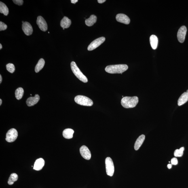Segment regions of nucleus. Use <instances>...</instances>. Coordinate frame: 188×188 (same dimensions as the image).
<instances>
[{"label": "nucleus", "mask_w": 188, "mask_h": 188, "mask_svg": "<svg viewBox=\"0 0 188 188\" xmlns=\"http://www.w3.org/2000/svg\"><path fill=\"white\" fill-rule=\"evenodd\" d=\"M128 68V66L127 64H119L108 66L106 67L105 70L106 72L110 74H122Z\"/></svg>", "instance_id": "nucleus-1"}, {"label": "nucleus", "mask_w": 188, "mask_h": 188, "mask_svg": "<svg viewBox=\"0 0 188 188\" xmlns=\"http://www.w3.org/2000/svg\"><path fill=\"white\" fill-rule=\"evenodd\" d=\"M138 101L137 97H125L122 99L121 104L123 107L126 109H129L135 107Z\"/></svg>", "instance_id": "nucleus-2"}, {"label": "nucleus", "mask_w": 188, "mask_h": 188, "mask_svg": "<svg viewBox=\"0 0 188 188\" xmlns=\"http://www.w3.org/2000/svg\"><path fill=\"white\" fill-rule=\"evenodd\" d=\"M71 68L74 74L78 79L84 83L88 82V79L80 70L75 62L72 61L71 63Z\"/></svg>", "instance_id": "nucleus-3"}, {"label": "nucleus", "mask_w": 188, "mask_h": 188, "mask_svg": "<svg viewBox=\"0 0 188 188\" xmlns=\"http://www.w3.org/2000/svg\"><path fill=\"white\" fill-rule=\"evenodd\" d=\"M74 100L76 103L82 106H91L94 104L92 100L90 98L83 96H76L75 97Z\"/></svg>", "instance_id": "nucleus-4"}, {"label": "nucleus", "mask_w": 188, "mask_h": 188, "mask_svg": "<svg viewBox=\"0 0 188 188\" xmlns=\"http://www.w3.org/2000/svg\"><path fill=\"white\" fill-rule=\"evenodd\" d=\"M105 165L106 173L108 176H112L114 172V166L112 159L109 157H107L105 159Z\"/></svg>", "instance_id": "nucleus-5"}, {"label": "nucleus", "mask_w": 188, "mask_h": 188, "mask_svg": "<svg viewBox=\"0 0 188 188\" xmlns=\"http://www.w3.org/2000/svg\"><path fill=\"white\" fill-rule=\"evenodd\" d=\"M18 136V132L16 129H11L7 133L6 140L9 142H14L16 140Z\"/></svg>", "instance_id": "nucleus-6"}, {"label": "nucleus", "mask_w": 188, "mask_h": 188, "mask_svg": "<svg viewBox=\"0 0 188 188\" xmlns=\"http://www.w3.org/2000/svg\"><path fill=\"white\" fill-rule=\"evenodd\" d=\"M105 38L104 37H101L98 38L93 41L88 47V50L91 51L94 50L100 46L105 41Z\"/></svg>", "instance_id": "nucleus-7"}, {"label": "nucleus", "mask_w": 188, "mask_h": 188, "mask_svg": "<svg viewBox=\"0 0 188 188\" xmlns=\"http://www.w3.org/2000/svg\"><path fill=\"white\" fill-rule=\"evenodd\" d=\"M187 30V27L185 26H182L178 30L177 36L179 42L183 43L185 41Z\"/></svg>", "instance_id": "nucleus-8"}, {"label": "nucleus", "mask_w": 188, "mask_h": 188, "mask_svg": "<svg viewBox=\"0 0 188 188\" xmlns=\"http://www.w3.org/2000/svg\"><path fill=\"white\" fill-rule=\"evenodd\" d=\"M80 152L81 156L87 160H89L91 157V152L86 146L83 145L81 146L80 149Z\"/></svg>", "instance_id": "nucleus-9"}, {"label": "nucleus", "mask_w": 188, "mask_h": 188, "mask_svg": "<svg viewBox=\"0 0 188 188\" xmlns=\"http://www.w3.org/2000/svg\"><path fill=\"white\" fill-rule=\"evenodd\" d=\"M36 22L40 29L43 31H47L48 26L46 21L41 16H38Z\"/></svg>", "instance_id": "nucleus-10"}, {"label": "nucleus", "mask_w": 188, "mask_h": 188, "mask_svg": "<svg viewBox=\"0 0 188 188\" xmlns=\"http://www.w3.org/2000/svg\"><path fill=\"white\" fill-rule=\"evenodd\" d=\"M22 29L26 35L30 36L33 34V27L28 22H25L22 24Z\"/></svg>", "instance_id": "nucleus-11"}, {"label": "nucleus", "mask_w": 188, "mask_h": 188, "mask_svg": "<svg viewBox=\"0 0 188 188\" xmlns=\"http://www.w3.org/2000/svg\"><path fill=\"white\" fill-rule=\"evenodd\" d=\"M116 18L118 22L126 24H129L130 22V18L126 15L123 14H117Z\"/></svg>", "instance_id": "nucleus-12"}, {"label": "nucleus", "mask_w": 188, "mask_h": 188, "mask_svg": "<svg viewBox=\"0 0 188 188\" xmlns=\"http://www.w3.org/2000/svg\"><path fill=\"white\" fill-rule=\"evenodd\" d=\"M40 99V97L38 94H36L34 97H30L27 99L26 103L29 107L33 106L37 104Z\"/></svg>", "instance_id": "nucleus-13"}, {"label": "nucleus", "mask_w": 188, "mask_h": 188, "mask_svg": "<svg viewBox=\"0 0 188 188\" xmlns=\"http://www.w3.org/2000/svg\"><path fill=\"white\" fill-rule=\"evenodd\" d=\"M45 161L42 158H39L36 161L33 167L34 170L39 171L44 166Z\"/></svg>", "instance_id": "nucleus-14"}, {"label": "nucleus", "mask_w": 188, "mask_h": 188, "mask_svg": "<svg viewBox=\"0 0 188 188\" xmlns=\"http://www.w3.org/2000/svg\"><path fill=\"white\" fill-rule=\"evenodd\" d=\"M145 136L144 134H142L137 138L134 145V148L135 150L137 151L139 149L145 140Z\"/></svg>", "instance_id": "nucleus-15"}, {"label": "nucleus", "mask_w": 188, "mask_h": 188, "mask_svg": "<svg viewBox=\"0 0 188 188\" xmlns=\"http://www.w3.org/2000/svg\"><path fill=\"white\" fill-rule=\"evenodd\" d=\"M71 23V20L67 17L64 16L61 21L60 25L63 28H68L69 27Z\"/></svg>", "instance_id": "nucleus-16"}, {"label": "nucleus", "mask_w": 188, "mask_h": 188, "mask_svg": "<svg viewBox=\"0 0 188 188\" xmlns=\"http://www.w3.org/2000/svg\"><path fill=\"white\" fill-rule=\"evenodd\" d=\"M188 101V94L185 92L180 96L178 101V104L179 106H181L185 104Z\"/></svg>", "instance_id": "nucleus-17"}, {"label": "nucleus", "mask_w": 188, "mask_h": 188, "mask_svg": "<svg viewBox=\"0 0 188 188\" xmlns=\"http://www.w3.org/2000/svg\"><path fill=\"white\" fill-rule=\"evenodd\" d=\"M150 42L151 46L154 50L156 49L158 45V38L155 35H152L150 37Z\"/></svg>", "instance_id": "nucleus-18"}, {"label": "nucleus", "mask_w": 188, "mask_h": 188, "mask_svg": "<svg viewBox=\"0 0 188 188\" xmlns=\"http://www.w3.org/2000/svg\"><path fill=\"white\" fill-rule=\"evenodd\" d=\"M74 131L71 129H66L63 132V136L67 139H70L73 137V135Z\"/></svg>", "instance_id": "nucleus-19"}, {"label": "nucleus", "mask_w": 188, "mask_h": 188, "mask_svg": "<svg viewBox=\"0 0 188 188\" xmlns=\"http://www.w3.org/2000/svg\"><path fill=\"white\" fill-rule=\"evenodd\" d=\"M97 20V16L94 15H92L90 16V18L85 20V23L87 26H91L96 23Z\"/></svg>", "instance_id": "nucleus-20"}, {"label": "nucleus", "mask_w": 188, "mask_h": 188, "mask_svg": "<svg viewBox=\"0 0 188 188\" xmlns=\"http://www.w3.org/2000/svg\"><path fill=\"white\" fill-rule=\"evenodd\" d=\"M45 62L44 59L41 58L39 60L38 63L35 67V71L36 73H38L44 67Z\"/></svg>", "instance_id": "nucleus-21"}, {"label": "nucleus", "mask_w": 188, "mask_h": 188, "mask_svg": "<svg viewBox=\"0 0 188 188\" xmlns=\"http://www.w3.org/2000/svg\"><path fill=\"white\" fill-rule=\"evenodd\" d=\"M0 13H3L5 16H7L9 13L8 7L4 3L1 1L0 2Z\"/></svg>", "instance_id": "nucleus-22"}, {"label": "nucleus", "mask_w": 188, "mask_h": 188, "mask_svg": "<svg viewBox=\"0 0 188 188\" xmlns=\"http://www.w3.org/2000/svg\"><path fill=\"white\" fill-rule=\"evenodd\" d=\"M24 91L23 89L19 88L16 89L15 92V96L17 99L20 100L23 96Z\"/></svg>", "instance_id": "nucleus-23"}, {"label": "nucleus", "mask_w": 188, "mask_h": 188, "mask_svg": "<svg viewBox=\"0 0 188 188\" xmlns=\"http://www.w3.org/2000/svg\"><path fill=\"white\" fill-rule=\"evenodd\" d=\"M18 178V175L16 173H12L11 174L9 178L8 184L9 185H12L14 182L17 181Z\"/></svg>", "instance_id": "nucleus-24"}, {"label": "nucleus", "mask_w": 188, "mask_h": 188, "mask_svg": "<svg viewBox=\"0 0 188 188\" xmlns=\"http://www.w3.org/2000/svg\"><path fill=\"white\" fill-rule=\"evenodd\" d=\"M184 147H182L179 149H177L174 152V155L175 157H180L183 156Z\"/></svg>", "instance_id": "nucleus-25"}, {"label": "nucleus", "mask_w": 188, "mask_h": 188, "mask_svg": "<svg viewBox=\"0 0 188 188\" xmlns=\"http://www.w3.org/2000/svg\"><path fill=\"white\" fill-rule=\"evenodd\" d=\"M6 69L8 71L11 73H14L16 69L15 66L13 64L9 63L7 64L6 66Z\"/></svg>", "instance_id": "nucleus-26"}, {"label": "nucleus", "mask_w": 188, "mask_h": 188, "mask_svg": "<svg viewBox=\"0 0 188 188\" xmlns=\"http://www.w3.org/2000/svg\"><path fill=\"white\" fill-rule=\"evenodd\" d=\"M7 26L6 24L2 22H0V31H3L7 29Z\"/></svg>", "instance_id": "nucleus-27"}, {"label": "nucleus", "mask_w": 188, "mask_h": 188, "mask_svg": "<svg viewBox=\"0 0 188 188\" xmlns=\"http://www.w3.org/2000/svg\"><path fill=\"white\" fill-rule=\"evenodd\" d=\"M13 1L15 4L19 6L22 5L24 3L23 0H13Z\"/></svg>", "instance_id": "nucleus-28"}, {"label": "nucleus", "mask_w": 188, "mask_h": 188, "mask_svg": "<svg viewBox=\"0 0 188 188\" xmlns=\"http://www.w3.org/2000/svg\"><path fill=\"white\" fill-rule=\"evenodd\" d=\"M171 162V164L172 165H177L178 163V159L176 158H175V157H174V158L172 159Z\"/></svg>", "instance_id": "nucleus-29"}, {"label": "nucleus", "mask_w": 188, "mask_h": 188, "mask_svg": "<svg viewBox=\"0 0 188 188\" xmlns=\"http://www.w3.org/2000/svg\"><path fill=\"white\" fill-rule=\"evenodd\" d=\"M106 0H98V3L100 4H102L106 1Z\"/></svg>", "instance_id": "nucleus-30"}, {"label": "nucleus", "mask_w": 188, "mask_h": 188, "mask_svg": "<svg viewBox=\"0 0 188 188\" xmlns=\"http://www.w3.org/2000/svg\"><path fill=\"white\" fill-rule=\"evenodd\" d=\"M78 1V0H71V3L74 4H75Z\"/></svg>", "instance_id": "nucleus-31"}, {"label": "nucleus", "mask_w": 188, "mask_h": 188, "mask_svg": "<svg viewBox=\"0 0 188 188\" xmlns=\"http://www.w3.org/2000/svg\"><path fill=\"white\" fill-rule=\"evenodd\" d=\"M172 167V164H169L167 165V167L169 169H171Z\"/></svg>", "instance_id": "nucleus-32"}, {"label": "nucleus", "mask_w": 188, "mask_h": 188, "mask_svg": "<svg viewBox=\"0 0 188 188\" xmlns=\"http://www.w3.org/2000/svg\"><path fill=\"white\" fill-rule=\"evenodd\" d=\"M2 81V78L1 76V75H0V83H1Z\"/></svg>", "instance_id": "nucleus-33"}, {"label": "nucleus", "mask_w": 188, "mask_h": 188, "mask_svg": "<svg viewBox=\"0 0 188 188\" xmlns=\"http://www.w3.org/2000/svg\"><path fill=\"white\" fill-rule=\"evenodd\" d=\"M2 49V45L1 44H0V50H1V49Z\"/></svg>", "instance_id": "nucleus-34"}, {"label": "nucleus", "mask_w": 188, "mask_h": 188, "mask_svg": "<svg viewBox=\"0 0 188 188\" xmlns=\"http://www.w3.org/2000/svg\"><path fill=\"white\" fill-rule=\"evenodd\" d=\"M2 101L1 99H0V106L1 105V104H2Z\"/></svg>", "instance_id": "nucleus-35"}, {"label": "nucleus", "mask_w": 188, "mask_h": 188, "mask_svg": "<svg viewBox=\"0 0 188 188\" xmlns=\"http://www.w3.org/2000/svg\"><path fill=\"white\" fill-rule=\"evenodd\" d=\"M187 93H188V90H187Z\"/></svg>", "instance_id": "nucleus-36"}, {"label": "nucleus", "mask_w": 188, "mask_h": 188, "mask_svg": "<svg viewBox=\"0 0 188 188\" xmlns=\"http://www.w3.org/2000/svg\"><path fill=\"white\" fill-rule=\"evenodd\" d=\"M63 30H64V28H63Z\"/></svg>", "instance_id": "nucleus-37"}, {"label": "nucleus", "mask_w": 188, "mask_h": 188, "mask_svg": "<svg viewBox=\"0 0 188 188\" xmlns=\"http://www.w3.org/2000/svg\"><path fill=\"white\" fill-rule=\"evenodd\" d=\"M48 33H49V34L50 33V32H48Z\"/></svg>", "instance_id": "nucleus-38"}]
</instances>
